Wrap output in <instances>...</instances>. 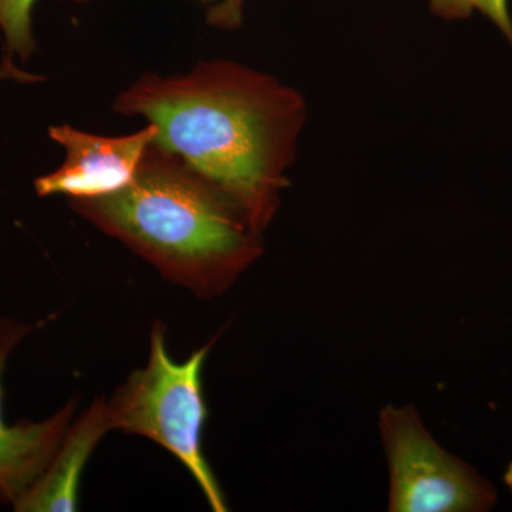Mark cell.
<instances>
[{
	"instance_id": "1",
	"label": "cell",
	"mask_w": 512,
	"mask_h": 512,
	"mask_svg": "<svg viewBox=\"0 0 512 512\" xmlns=\"http://www.w3.org/2000/svg\"><path fill=\"white\" fill-rule=\"evenodd\" d=\"M113 111L156 126V143L224 191L258 231L274 220L306 117L292 87L239 63L207 60L188 73L144 74Z\"/></svg>"
},
{
	"instance_id": "2",
	"label": "cell",
	"mask_w": 512,
	"mask_h": 512,
	"mask_svg": "<svg viewBox=\"0 0 512 512\" xmlns=\"http://www.w3.org/2000/svg\"><path fill=\"white\" fill-rule=\"evenodd\" d=\"M69 205L200 299L227 292L264 254V232L244 211L156 141L127 188Z\"/></svg>"
},
{
	"instance_id": "3",
	"label": "cell",
	"mask_w": 512,
	"mask_h": 512,
	"mask_svg": "<svg viewBox=\"0 0 512 512\" xmlns=\"http://www.w3.org/2000/svg\"><path fill=\"white\" fill-rule=\"evenodd\" d=\"M214 342L177 362L167 349V328L156 320L147 365L133 370L106 404L111 431L146 437L163 447L194 478L212 511L227 512V500L204 453L208 407L202 370Z\"/></svg>"
},
{
	"instance_id": "4",
	"label": "cell",
	"mask_w": 512,
	"mask_h": 512,
	"mask_svg": "<svg viewBox=\"0 0 512 512\" xmlns=\"http://www.w3.org/2000/svg\"><path fill=\"white\" fill-rule=\"evenodd\" d=\"M390 512H483L497 501L493 485L433 439L414 406L387 404L379 414Z\"/></svg>"
},
{
	"instance_id": "5",
	"label": "cell",
	"mask_w": 512,
	"mask_h": 512,
	"mask_svg": "<svg viewBox=\"0 0 512 512\" xmlns=\"http://www.w3.org/2000/svg\"><path fill=\"white\" fill-rule=\"evenodd\" d=\"M49 136L63 147L66 157L57 170L36 178V194L89 200L116 194L133 183L158 130L148 123L137 133L107 137L63 124L50 127Z\"/></svg>"
},
{
	"instance_id": "6",
	"label": "cell",
	"mask_w": 512,
	"mask_h": 512,
	"mask_svg": "<svg viewBox=\"0 0 512 512\" xmlns=\"http://www.w3.org/2000/svg\"><path fill=\"white\" fill-rule=\"evenodd\" d=\"M29 323L0 319V501L15 505L49 466L76 414L77 400L42 421L3 419V373L13 350L32 332Z\"/></svg>"
},
{
	"instance_id": "7",
	"label": "cell",
	"mask_w": 512,
	"mask_h": 512,
	"mask_svg": "<svg viewBox=\"0 0 512 512\" xmlns=\"http://www.w3.org/2000/svg\"><path fill=\"white\" fill-rule=\"evenodd\" d=\"M107 397L100 396L74 417L49 466L28 493L13 505L18 512H73L79 510L84 468L103 437L110 433Z\"/></svg>"
},
{
	"instance_id": "8",
	"label": "cell",
	"mask_w": 512,
	"mask_h": 512,
	"mask_svg": "<svg viewBox=\"0 0 512 512\" xmlns=\"http://www.w3.org/2000/svg\"><path fill=\"white\" fill-rule=\"evenodd\" d=\"M83 5L92 0H69ZM36 0H0V32L5 39L9 57L18 56L28 62L35 55L36 40L33 35V8Z\"/></svg>"
},
{
	"instance_id": "9",
	"label": "cell",
	"mask_w": 512,
	"mask_h": 512,
	"mask_svg": "<svg viewBox=\"0 0 512 512\" xmlns=\"http://www.w3.org/2000/svg\"><path fill=\"white\" fill-rule=\"evenodd\" d=\"M430 12L446 20L468 19L476 12L491 20L512 46L510 0H429Z\"/></svg>"
},
{
	"instance_id": "10",
	"label": "cell",
	"mask_w": 512,
	"mask_h": 512,
	"mask_svg": "<svg viewBox=\"0 0 512 512\" xmlns=\"http://www.w3.org/2000/svg\"><path fill=\"white\" fill-rule=\"evenodd\" d=\"M245 0H220L207 12L208 25L222 30L241 28L244 22Z\"/></svg>"
},
{
	"instance_id": "11",
	"label": "cell",
	"mask_w": 512,
	"mask_h": 512,
	"mask_svg": "<svg viewBox=\"0 0 512 512\" xmlns=\"http://www.w3.org/2000/svg\"><path fill=\"white\" fill-rule=\"evenodd\" d=\"M504 481L505 484H507V487L510 488L512 493V463L510 464V466L507 467V470H505Z\"/></svg>"
},
{
	"instance_id": "12",
	"label": "cell",
	"mask_w": 512,
	"mask_h": 512,
	"mask_svg": "<svg viewBox=\"0 0 512 512\" xmlns=\"http://www.w3.org/2000/svg\"><path fill=\"white\" fill-rule=\"evenodd\" d=\"M204 2H212V0H204Z\"/></svg>"
}]
</instances>
